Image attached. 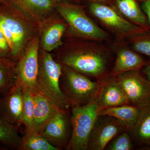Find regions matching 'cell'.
<instances>
[{
  "label": "cell",
  "instance_id": "cell-1",
  "mask_svg": "<svg viewBox=\"0 0 150 150\" xmlns=\"http://www.w3.org/2000/svg\"><path fill=\"white\" fill-rule=\"evenodd\" d=\"M63 66L54 60L51 54L39 55V67L36 80L38 91L58 109L71 110L60 87Z\"/></svg>",
  "mask_w": 150,
  "mask_h": 150
},
{
  "label": "cell",
  "instance_id": "cell-2",
  "mask_svg": "<svg viewBox=\"0 0 150 150\" xmlns=\"http://www.w3.org/2000/svg\"><path fill=\"white\" fill-rule=\"evenodd\" d=\"M63 66L60 87L71 107L83 106L96 97L102 80L93 81L85 75Z\"/></svg>",
  "mask_w": 150,
  "mask_h": 150
},
{
  "label": "cell",
  "instance_id": "cell-3",
  "mask_svg": "<svg viewBox=\"0 0 150 150\" xmlns=\"http://www.w3.org/2000/svg\"><path fill=\"white\" fill-rule=\"evenodd\" d=\"M72 132L67 150H88L89 138L99 108L94 100L81 106L71 107Z\"/></svg>",
  "mask_w": 150,
  "mask_h": 150
},
{
  "label": "cell",
  "instance_id": "cell-4",
  "mask_svg": "<svg viewBox=\"0 0 150 150\" xmlns=\"http://www.w3.org/2000/svg\"><path fill=\"white\" fill-rule=\"evenodd\" d=\"M59 63L85 76L102 80L106 78L108 58L100 51L76 50L62 54Z\"/></svg>",
  "mask_w": 150,
  "mask_h": 150
},
{
  "label": "cell",
  "instance_id": "cell-5",
  "mask_svg": "<svg viewBox=\"0 0 150 150\" xmlns=\"http://www.w3.org/2000/svg\"><path fill=\"white\" fill-rule=\"evenodd\" d=\"M39 38L36 36L30 41L27 48L20 56L16 65V83L34 93L38 91L36 80L39 67Z\"/></svg>",
  "mask_w": 150,
  "mask_h": 150
},
{
  "label": "cell",
  "instance_id": "cell-6",
  "mask_svg": "<svg viewBox=\"0 0 150 150\" xmlns=\"http://www.w3.org/2000/svg\"><path fill=\"white\" fill-rule=\"evenodd\" d=\"M58 10L73 30L84 37L96 40L107 39L106 32L98 26L80 8L70 5L58 6Z\"/></svg>",
  "mask_w": 150,
  "mask_h": 150
},
{
  "label": "cell",
  "instance_id": "cell-7",
  "mask_svg": "<svg viewBox=\"0 0 150 150\" xmlns=\"http://www.w3.org/2000/svg\"><path fill=\"white\" fill-rule=\"evenodd\" d=\"M129 131L126 125L116 118L98 115L89 138L88 150H104L113 138Z\"/></svg>",
  "mask_w": 150,
  "mask_h": 150
},
{
  "label": "cell",
  "instance_id": "cell-8",
  "mask_svg": "<svg viewBox=\"0 0 150 150\" xmlns=\"http://www.w3.org/2000/svg\"><path fill=\"white\" fill-rule=\"evenodd\" d=\"M125 93L130 104L142 106L150 100V82L138 72L129 71L113 76Z\"/></svg>",
  "mask_w": 150,
  "mask_h": 150
},
{
  "label": "cell",
  "instance_id": "cell-9",
  "mask_svg": "<svg viewBox=\"0 0 150 150\" xmlns=\"http://www.w3.org/2000/svg\"><path fill=\"white\" fill-rule=\"evenodd\" d=\"M18 11L9 0L0 3V12L3 15L13 38V48L11 52V57L13 59L20 57L22 54L29 37V30L22 21Z\"/></svg>",
  "mask_w": 150,
  "mask_h": 150
},
{
  "label": "cell",
  "instance_id": "cell-10",
  "mask_svg": "<svg viewBox=\"0 0 150 150\" xmlns=\"http://www.w3.org/2000/svg\"><path fill=\"white\" fill-rule=\"evenodd\" d=\"M71 132V110H60L48 122L40 135L58 150H66Z\"/></svg>",
  "mask_w": 150,
  "mask_h": 150
},
{
  "label": "cell",
  "instance_id": "cell-11",
  "mask_svg": "<svg viewBox=\"0 0 150 150\" xmlns=\"http://www.w3.org/2000/svg\"><path fill=\"white\" fill-rule=\"evenodd\" d=\"M90 9L94 16L118 35L128 36L144 31L143 28L127 21L110 7L93 3Z\"/></svg>",
  "mask_w": 150,
  "mask_h": 150
},
{
  "label": "cell",
  "instance_id": "cell-12",
  "mask_svg": "<svg viewBox=\"0 0 150 150\" xmlns=\"http://www.w3.org/2000/svg\"><path fill=\"white\" fill-rule=\"evenodd\" d=\"M94 101L99 110L130 104L121 86L114 76H110L103 79L102 84Z\"/></svg>",
  "mask_w": 150,
  "mask_h": 150
},
{
  "label": "cell",
  "instance_id": "cell-13",
  "mask_svg": "<svg viewBox=\"0 0 150 150\" xmlns=\"http://www.w3.org/2000/svg\"><path fill=\"white\" fill-rule=\"evenodd\" d=\"M23 87L16 83L1 98L0 117L14 125H21Z\"/></svg>",
  "mask_w": 150,
  "mask_h": 150
},
{
  "label": "cell",
  "instance_id": "cell-14",
  "mask_svg": "<svg viewBox=\"0 0 150 150\" xmlns=\"http://www.w3.org/2000/svg\"><path fill=\"white\" fill-rule=\"evenodd\" d=\"M134 146L150 150V100L142 107L137 121L129 131Z\"/></svg>",
  "mask_w": 150,
  "mask_h": 150
},
{
  "label": "cell",
  "instance_id": "cell-15",
  "mask_svg": "<svg viewBox=\"0 0 150 150\" xmlns=\"http://www.w3.org/2000/svg\"><path fill=\"white\" fill-rule=\"evenodd\" d=\"M45 96L39 91L34 93V109L33 131L41 134L48 122L59 111Z\"/></svg>",
  "mask_w": 150,
  "mask_h": 150
},
{
  "label": "cell",
  "instance_id": "cell-16",
  "mask_svg": "<svg viewBox=\"0 0 150 150\" xmlns=\"http://www.w3.org/2000/svg\"><path fill=\"white\" fill-rule=\"evenodd\" d=\"M145 64L144 59L136 52L128 49H122L118 52L114 66L108 76L138 70Z\"/></svg>",
  "mask_w": 150,
  "mask_h": 150
},
{
  "label": "cell",
  "instance_id": "cell-17",
  "mask_svg": "<svg viewBox=\"0 0 150 150\" xmlns=\"http://www.w3.org/2000/svg\"><path fill=\"white\" fill-rule=\"evenodd\" d=\"M142 107L131 104L123 105L100 109L98 115H108L116 118L126 125L129 131L137 121Z\"/></svg>",
  "mask_w": 150,
  "mask_h": 150
},
{
  "label": "cell",
  "instance_id": "cell-18",
  "mask_svg": "<svg viewBox=\"0 0 150 150\" xmlns=\"http://www.w3.org/2000/svg\"><path fill=\"white\" fill-rule=\"evenodd\" d=\"M19 11L38 19L48 13L53 8L52 0H9Z\"/></svg>",
  "mask_w": 150,
  "mask_h": 150
},
{
  "label": "cell",
  "instance_id": "cell-19",
  "mask_svg": "<svg viewBox=\"0 0 150 150\" xmlns=\"http://www.w3.org/2000/svg\"><path fill=\"white\" fill-rule=\"evenodd\" d=\"M9 58H0V95L4 96L16 84V65Z\"/></svg>",
  "mask_w": 150,
  "mask_h": 150
},
{
  "label": "cell",
  "instance_id": "cell-20",
  "mask_svg": "<svg viewBox=\"0 0 150 150\" xmlns=\"http://www.w3.org/2000/svg\"><path fill=\"white\" fill-rule=\"evenodd\" d=\"M18 126L0 117V143L10 149L21 150L22 137Z\"/></svg>",
  "mask_w": 150,
  "mask_h": 150
},
{
  "label": "cell",
  "instance_id": "cell-21",
  "mask_svg": "<svg viewBox=\"0 0 150 150\" xmlns=\"http://www.w3.org/2000/svg\"><path fill=\"white\" fill-rule=\"evenodd\" d=\"M116 3L118 10L124 16L142 28L148 27V20L135 0H116Z\"/></svg>",
  "mask_w": 150,
  "mask_h": 150
},
{
  "label": "cell",
  "instance_id": "cell-22",
  "mask_svg": "<svg viewBox=\"0 0 150 150\" xmlns=\"http://www.w3.org/2000/svg\"><path fill=\"white\" fill-rule=\"evenodd\" d=\"M65 28L64 25L60 23H56L48 26L42 38V47L45 51H52L61 44Z\"/></svg>",
  "mask_w": 150,
  "mask_h": 150
},
{
  "label": "cell",
  "instance_id": "cell-23",
  "mask_svg": "<svg viewBox=\"0 0 150 150\" xmlns=\"http://www.w3.org/2000/svg\"><path fill=\"white\" fill-rule=\"evenodd\" d=\"M21 150H58L40 134L25 130L22 137Z\"/></svg>",
  "mask_w": 150,
  "mask_h": 150
},
{
  "label": "cell",
  "instance_id": "cell-24",
  "mask_svg": "<svg viewBox=\"0 0 150 150\" xmlns=\"http://www.w3.org/2000/svg\"><path fill=\"white\" fill-rule=\"evenodd\" d=\"M34 109V93L23 87V108L21 125L25 130L33 131Z\"/></svg>",
  "mask_w": 150,
  "mask_h": 150
},
{
  "label": "cell",
  "instance_id": "cell-25",
  "mask_svg": "<svg viewBox=\"0 0 150 150\" xmlns=\"http://www.w3.org/2000/svg\"><path fill=\"white\" fill-rule=\"evenodd\" d=\"M134 145L129 131L122 132L113 139L108 144L107 150H131Z\"/></svg>",
  "mask_w": 150,
  "mask_h": 150
},
{
  "label": "cell",
  "instance_id": "cell-26",
  "mask_svg": "<svg viewBox=\"0 0 150 150\" xmlns=\"http://www.w3.org/2000/svg\"><path fill=\"white\" fill-rule=\"evenodd\" d=\"M134 49L137 52L150 57V38L137 39L133 43Z\"/></svg>",
  "mask_w": 150,
  "mask_h": 150
},
{
  "label": "cell",
  "instance_id": "cell-27",
  "mask_svg": "<svg viewBox=\"0 0 150 150\" xmlns=\"http://www.w3.org/2000/svg\"><path fill=\"white\" fill-rule=\"evenodd\" d=\"M0 29L8 43L11 49V52L13 48V38L9 28L6 22L3 15L0 12Z\"/></svg>",
  "mask_w": 150,
  "mask_h": 150
},
{
  "label": "cell",
  "instance_id": "cell-28",
  "mask_svg": "<svg viewBox=\"0 0 150 150\" xmlns=\"http://www.w3.org/2000/svg\"><path fill=\"white\" fill-rule=\"evenodd\" d=\"M10 57H11L10 47L0 29V58Z\"/></svg>",
  "mask_w": 150,
  "mask_h": 150
},
{
  "label": "cell",
  "instance_id": "cell-29",
  "mask_svg": "<svg viewBox=\"0 0 150 150\" xmlns=\"http://www.w3.org/2000/svg\"><path fill=\"white\" fill-rule=\"evenodd\" d=\"M142 7L147 16L148 22L150 25V0L145 1L142 4Z\"/></svg>",
  "mask_w": 150,
  "mask_h": 150
},
{
  "label": "cell",
  "instance_id": "cell-30",
  "mask_svg": "<svg viewBox=\"0 0 150 150\" xmlns=\"http://www.w3.org/2000/svg\"><path fill=\"white\" fill-rule=\"evenodd\" d=\"M144 72L146 75V79L150 82V63L147 65Z\"/></svg>",
  "mask_w": 150,
  "mask_h": 150
},
{
  "label": "cell",
  "instance_id": "cell-31",
  "mask_svg": "<svg viewBox=\"0 0 150 150\" xmlns=\"http://www.w3.org/2000/svg\"><path fill=\"white\" fill-rule=\"evenodd\" d=\"M5 1H6V0H0V3L2 2Z\"/></svg>",
  "mask_w": 150,
  "mask_h": 150
},
{
  "label": "cell",
  "instance_id": "cell-32",
  "mask_svg": "<svg viewBox=\"0 0 150 150\" xmlns=\"http://www.w3.org/2000/svg\"><path fill=\"white\" fill-rule=\"evenodd\" d=\"M1 95H0V103H1Z\"/></svg>",
  "mask_w": 150,
  "mask_h": 150
}]
</instances>
